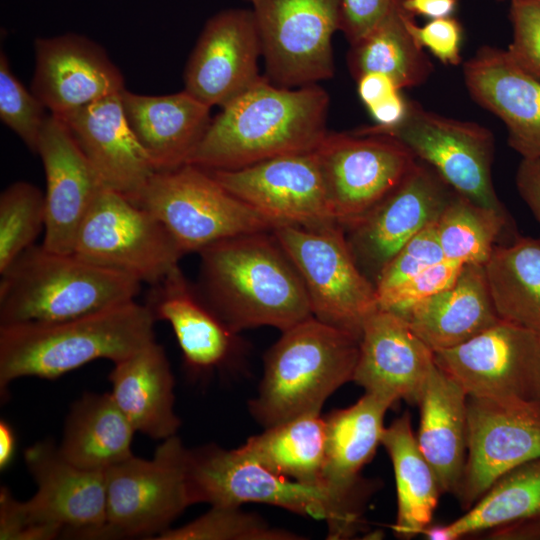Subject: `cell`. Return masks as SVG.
Masks as SVG:
<instances>
[{
    "label": "cell",
    "instance_id": "obj_34",
    "mask_svg": "<svg viewBox=\"0 0 540 540\" xmlns=\"http://www.w3.org/2000/svg\"><path fill=\"white\" fill-rule=\"evenodd\" d=\"M325 446L324 417L320 412H309L265 428L238 449L278 475L326 486L323 480Z\"/></svg>",
    "mask_w": 540,
    "mask_h": 540
},
{
    "label": "cell",
    "instance_id": "obj_2",
    "mask_svg": "<svg viewBox=\"0 0 540 540\" xmlns=\"http://www.w3.org/2000/svg\"><path fill=\"white\" fill-rule=\"evenodd\" d=\"M198 254L196 288L233 332L259 326L282 332L313 317L301 277L272 231L233 236Z\"/></svg>",
    "mask_w": 540,
    "mask_h": 540
},
{
    "label": "cell",
    "instance_id": "obj_12",
    "mask_svg": "<svg viewBox=\"0 0 540 540\" xmlns=\"http://www.w3.org/2000/svg\"><path fill=\"white\" fill-rule=\"evenodd\" d=\"M73 253L150 286L177 267L184 255L152 213L105 187L78 230Z\"/></svg>",
    "mask_w": 540,
    "mask_h": 540
},
{
    "label": "cell",
    "instance_id": "obj_1",
    "mask_svg": "<svg viewBox=\"0 0 540 540\" xmlns=\"http://www.w3.org/2000/svg\"><path fill=\"white\" fill-rule=\"evenodd\" d=\"M329 96L318 84L287 88L262 77L221 108L187 164L240 169L270 158L315 151L327 135Z\"/></svg>",
    "mask_w": 540,
    "mask_h": 540
},
{
    "label": "cell",
    "instance_id": "obj_35",
    "mask_svg": "<svg viewBox=\"0 0 540 540\" xmlns=\"http://www.w3.org/2000/svg\"><path fill=\"white\" fill-rule=\"evenodd\" d=\"M348 65L355 79L377 72L390 77L400 89L424 83L433 71L432 62L406 26L400 0L374 29L351 45Z\"/></svg>",
    "mask_w": 540,
    "mask_h": 540
},
{
    "label": "cell",
    "instance_id": "obj_3",
    "mask_svg": "<svg viewBox=\"0 0 540 540\" xmlns=\"http://www.w3.org/2000/svg\"><path fill=\"white\" fill-rule=\"evenodd\" d=\"M155 319L136 300L57 322L0 325V391L22 377L55 379L97 359L113 363L155 340Z\"/></svg>",
    "mask_w": 540,
    "mask_h": 540
},
{
    "label": "cell",
    "instance_id": "obj_46",
    "mask_svg": "<svg viewBox=\"0 0 540 540\" xmlns=\"http://www.w3.org/2000/svg\"><path fill=\"white\" fill-rule=\"evenodd\" d=\"M515 182L520 197L540 227V158H522Z\"/></svg>",
    "mask_w": 540,
    "mask_h": 540
},
{
    "label": "cell",
    "instance_id": "obj_15",
    "mask_svg": "<svg viewBox=\"0 0 540 540\" xmlns=\"http://www.w3.org/2000/svg\"><path fill=\"white\" fill-rule=\"evenodd\" d=\"M334 221L347 229L404 179L417 159L386 135L327 133L316 149Z\"/></svg>",
    "mask_w": 540,
    "mask_h": 540
},
{
    "label": "cell",
    "instance_id": "obj_6",
    "mask_svg": "<svg viewBox=\"0 0 540 540\" xmlns=\"http://www.w3.org/2000/svg\"><path fill=\"white\" fill-rule=\"evenodd\" d=\"M187 484L192 505H273L325 520L329 539L348 538L360 530L362 523L364 500L278 475L238 448L227 450L209 444L188 449Z\"/></svg>",
    "mask_w": 540,
    "mask_h": 540
},
{
    "label": "cell",
    "instance_id": "obj_38",
    "mask_svg": "<svg viewBox=\"0 0 540 540\" xmlns=\"http://www.w3.org/2000/svg\"><path fill=\"white\" fill-rule=\"evenodd\" d=\"M45 197L35 185L17 181L0 195V273L35 245L45 229Z\"/></svg>",
    "mask_w": 540,
    "mask_h": 540
},
{
    "label": "cell",
    "instance_id": "obj_43",
    "mask_svg": "<svg viewBox=\"0 0 540 540\" xmlns=\"http://www.w3.org/2000/svg\"><path fill=\"white\" fill-rule=\"evenodd\" d=\"M512 41L507 52L524 71L540 80V0H512Z\"/></svg>",
    "mask_w": 540,
    "mask_h": 540
},
{
    "label": "cell",
    "instance_id": "obj_50",
    "mask_svg": "<svg viewBox=\"0 0 540 540\" xmlns=\"http://www.w3.org/2000/svg\"><path fill=\"white\" fill-rule=\"evenodd\" d=\"M403 9L411 14L437 19L452 16L457 0H400Z\"/></svg>",
    "mask_w": 540,
    "mask_h": 540
},
{
    "label": "cell",
    "instance_id": "obj_23",
    "mask_svg": "<svg viewBox=\"0 0 540 540\" xmlns=\"http://www.w3.org/2000/svg\"><path fill=\"white\" fill-rule=\"evenodd\" d=\"M463 78L473 100L505 124L509 146L522 158H540V80L491 46L464 63Z\"/></svg>",
    "mask_w": 540,
    "mask_h": 540
},
{
    "label": "cell",
    "instance_id": "obj_52",
    "mask_svg": "<svg viewBox=\"0 0 540 540\" xmlns=\"http://www.w3.org/2000/svg\"><path fill=\"white\" fill-rule=\"evenodd\" d=\"M247 1H249V0H247Z\"/></svg>",
    "mask_w": 540,
    "mask_h": 540
},
{
    "label": "cell",
    "instance_id": "obj_44",
    "mask_svg": "<svg viewBox=\"0 0 540 540\" xmlns=\"http://www.w3.org/2000/svg\"><path fill=\"white\" fill-rule=\"evenodd\" d=\"M405 23L416 43L428 49L442 63L458 65L461 62L463 30L456 18L432 19L419 26L414 16L405 11Z\"/></svg>",
    "mask_w": 540,
    "mask_h": 540
},
{
    "label": "cell",
    "instance_id": "obj_32",
    "mask_svg": "<svg viewBox=\"0 0 540 540\" xmlns=\"http://www.w3.org/2000/svg\"><path fill=\"white\" fill-rule=\"evenodd\" d=\"M393 465L397 491L395 534L410 539L430 525L442 493L422 454L408 412L385 427L381 439Z\"/></svg>",
    "mask_w": 540,
    "mask_h": 540
},
{
    "label": "cell",
    "instance_id": "obj_19",
    "mask_svg": "<svg viewBox=\"0 0 540 540\" xmlns=\"http://www.w3.org/2000/svg\"><path fill=\"white\" fill-rule=\"evenodd\" d=\"M260 38L251 9L210 17L184 71V90L209 107H224L260 78Z\"/></svg>",
    "mask_w": 540,
    "mask_h": 540
},
{
    "label": "cell",
    "instance_id": "obj_28",
    "mask_svg": "<svg viewBox=\"0 0 540 540\" xmlns=\"http://www.w3.org/2000/svg\"><path fill=\"white\" fill-rule=\"evenodd\" d=\"M111 395L136 432L156 440L176 435L174 377L164 348L155 340L114 363Z\"/></svg>",
    "mask_w": 540,
    "mask_h": 540
},
{
    "label": "cell",
    "instance_id": "obj_48",
    "mask_svg": "<svg viewBox=\"0 0 540 540\" xmlns=\"http://www.w3.org/2000/svg\"><path fill=\"white\" fill-rule=\"evenodd\" d=\"M409 101L404 99L400 90L382 101L367 108L376 126L388 128L400 123L407 114Z\"/></svg>",
    "mask_w": 540,
    "mask_h": 540
},
{
    "label": "cell",
    "instance_id": "obj_30",
    "mask_svg": "<svg viewBox=\"0 0 540 540\" xmlns=\"http://www.w3.org/2000/svg\"><path fill=\"white\" fill-rule=\"evenodd\" d=\"M393 404L366 393L353 405L324 417L326 446L324 484L350 498L365 499L359 472L381 444L386 411Z\"/></svg>",
    "mask_w": 540,
    "mask_h": 540
},
{
    "label": "cell",
    "instance_id": "obj_14",
    "mask_svg": "<svg viewBox=\"0 0 540 540\" xmlns=\"http://www.w3.org/2000/svg\"><path fill=\"white\" fill-rule=\"evenodd\" d=\"M434 357L469 396L540 402V332L500 320Z\"/></svg>",
    "mask_w": 540,
    "mask_h": 540
},
{
    "label": "cell",
    "instance_id": "obj_8",
    "mask_svg": "<svg viewBox=\"0 0 540 540\" xmlns=\"http://www.w3.org/2000/svg\"><path fill=\"white\" fill-rule=\"evenodd\" d=\"M152 213L182 253L276 224L236 198L211 173L192 164L157 171L132 201Z\"/></svg>",
    "mask_w": 540,
    "mask_h": 540
},
{
    "label": "cell",
    "instance_id": "obj_47",
    "mask_svg": "<svg viewBox=\"0 0 540 540\" xmlns=\"http://www.w3.org/2000/svg\"><path fill=\"white\" fill-rule=\"evenodd\" d=\"M356 81L359 97L367 108L401 90L390 77L377 72L365 73Z\"/></svg>",
    "mask_w": 540,
    "mask_h": 540
},
{
    "label": "cell",
    "instance_id": "obj_18",
    "mask_svg": "<svg viewBox=\"0 0 540 540\" xmlns=\"http://www.w3.org/2000/svg\"><path fill=\"white\" fill-rule=\"evenodd\" d=\"M453 194L431 167L417 160L398 186L344 229L357 264L374 285L399 249L438 219Z\"/></svg>",
    "mask_w": 540,
    "mask_h": 540
},
{
    "label": "cell",
    "instance_id": "obj_9",
    "mask_svg": "<svg viewBox=\"0 0 540 540\" xmlns=\"http://www.w3.org/2000/svg\"><path fill=\"white\" fill-rule=\"evenodd\" d=\"M274 236L294 264L317 320L358 338L378 307L374 283L357 264L343 227L278 225Z\"/></svg>",
    "mask_w": 540,
    "mask_h": 540
},
{
    "label": "cell",
    "instance_id": "obj_39",
    "mask_svg": "<svg viewBox=\"0 0 540 540\" xmlns=\"http://www.w3.org/2000/svg\"><path fill=\"white\" fill-rule=\"evenodd\" d=\"M157 540H300L292 531L270 525L260 516L240 506L214 505L193 521L168 528Z\"/></svg>",
    "mask_w": 540,
    "mask_h": 540
},
{
    "label": "cell",
    "instance_id": "obj_29",
    "mask_svg": "<svg viewBox=\"0 0 540 540\" xmlns=\"http://www.w3.org/2000/svg\"><path fill=\"white\" fill-rule=\"evenodd\" d=\"M466 391L437 364L418 406V446L432 467L442 493L457 494L468 450Z\"/></svg>",
    "mask_w": 540,
    "mask_h": 540
},
{
    "label": "cell",
    "instance_id": "obj_31",
    "mask_svg": "<svg viewBox=\"0 0 540 540\" xmlns=\"http://www.w3.org/2000/svg\"><path fill=\"white\" fill-rule=\"evenodd\" d=\"M135 433L111 393H85L70 409L58 450L78 467L106 471L133 455Z\"/></svg>",
    "mask_w": 540,
    "mask_h": 540
},
{
    "label": "cell",
    "instance_id": "obj_41",
    "mask_svg": "<svg viewBox=\"0 0 540 540\" xmlns=\"http://www.w3.org/2000/svg\"><path fill=\"white\" fill-rule=\"evenodd\" d=\"M436 221L408 240L381 271L375 281L377 300L445 259L437 236Z\"/></svg>",
    "mask_w": 540,
    "mask_h": 540
},
{
    "label": "cell",
    "instance_id": "obj_24",
    "mask_svg": "<svg viewBox=\"0 0 540 540\" xmlns=\"http://www.w3.org/2000/svg\"><path fill=\"white\" fill-rule=\"evenodd\" d=\"M105 188L133 201L156 172L130 128L121 93L61 117Z\"/></svg>",
    "mask_w": 540,
    "mask_h": 540
},
{
    "label": "cell",
    "instance_id": "obj_4",
    "mask_svg": "<svg viewBox=\"0 0 540 540\" xmlns=\"http://www.w3.org/2000/svg\"><path fill=\"white\" fill-rule=\"evenodd\" d=\"M0 275V325L92 314L135 300L142 286L126 273L36 244Z\"/></svg>",
    "mask_w": 540,
    "mask_h": 540
},
{
    "label": "cell",
    "instance_id": "obj_11",
    "mask_svg": "<svg viewBox=\"0 0 540 540\" xmlns=\"http://www.w3.org/2000/svg\"><path fill=\"white\" fill-rule=\"evenodd\" d=\"M361 135H386L403 144L431 167L457 194L501 214H508L495 191L491 167L494 137L487 128L448 118L409 101L404 119L395 126H364Z\"/></svg>",
    "mask_w": 540,
    "mask_h": 540
},
{
    "label": "cell",
    "instance_id": "obj_36",
    "mask_svg": "<svg viewBox=\"0 0 540 540\" xmlns=\"http://www.w3.org/2000/svg\"><path fill=\"white\" fill-rule=\"evenodd\" d=\"M533 516H540V458L505 473L461 517L442 528L445 540H456Z\"/></svg>",
    "mask_w": 540,
    "mask_h": 540
},
{
    "label": "cell",
    "instance_id": "obj_37",
    "mask_svg": "<svg viewBox=\"0 0 540 540\" xmlns=\"http://www.w3.org/2000/svg\"><path fill=\"white\" fill-rule=\"evenodd\" d=\"M507 227L508 214L485 208L456 192L436 221L444 258L464 265H484Z\"/></svg>",
    "mask_w": 540,
    "mask_h": 540
},
{
    "label": "cell",
    "instance_id": "obj_45",
    "mask_svg": "<svg viewBox=\"0 0 540 540\" xmlns=\"http://www.w3.org/2000/svg\"><path fill=\"white\" fill-rule=\"evenodd\" d=\"M398 0H340V29L350 45L374 29Z\"/></svg>",
    "mask_w": 540,
    "mask_h": 540
},
{
    "label": "cell",
    "instance_id": "obj_22",
    "mask_svg": "<svg viewBox=\"0 0 540 540\" xmlns=\"http://www.w3.org/2000/svg\"><path fill=\"white\" fill-rule=\"evenodd\" d=\"M435 364L434 352L404 317L378 308L363 325L353 382L393 405L418 404Z\"/></svg>",
    "mask_w": 540,
    "mask_h": 540
},
{
    "label": "cell",
    "instance_id": "obj_10",
    "mask_svg": "<svg viewBox=\"0 0 540 540\" xmlns=\"http://www.w3.org/2000/svg\"><path fill=\"white\" fill-rule=\"evenodd\" d=\"M186 448L171 436L152 459L132 455L105 471L106 522L98 539H155L192 505Z\"/></svg>",
    "mask_w": 540,
    "mask_h": 540
},
{
    "label": "cell",
    "instance_id": "obj_51",
    "mask_svg": "<svg viewBox=\"0 0 540 540\" xmlns=\"http://www.w3.org/2000/svg\"><path fill=\"white\" fill-rule=\"evenodd\" d=\"M16 436L12 426L5 420L0 421V469H6L15 454Z\"/></svg>",
    "mask_w": 540,
    "mask_h": 540
},
{
    "label": "cell",
    "instance_id": "obj_25",
    "mask_svg": "<svg viewBox=\"0 0 540 540\" xmlns=\"http://www.w3.org/2000/svg\"><path fill=\"white\" fill-rule=\"evenodd\" d=\"M151 286L146 305L155 321L170 324L187 369L204 374L229 364L240 347L238 333L206 304L180 266Z\"/></svg>",
    "mask_w": 540,
    "mask_h": 540
},
{
    "label": "cell",
    "instance_id": "obj_33",
    "mask_svg": "<svg viewBox=\"0 0 540 540\" xmlns=\"http://www.w3.org/2000/svg\"><path fill=\"white\" fill-rule=\"evenodd\" d=\"M484 270L498 317L540 332V238L496 245Z\"/></svg>",
    "mask_w": 540,
    "mask_h": 540
},
{
    "label": "cell",
    "instance_id": "obj_16",
    "mask_svg": "<svg viewBox=\"0 0 540 540\" xmlns=\"http://www.w3.org/2000/svg\"><path fill=\"white\" fill-rule=\"evenodd\" d=\"M468 450L456 494L472 507L505 473L540 458V402L467 397Z\"/></svg>",
    "mask_w": 540,
    "mask_h": 540
},
{
    "label": "cell",
    "instance_id": "obj_21",
    "mask_svg": "<svg viewBox=\"0 0 540 540\" xmlns=\"http://www.w3.org/2000/svg\"><path fill=\"white\" fill-rule=\"evenodd\" d=\"M37 154L46 179L42 245L53 252L73 253L78 230L104 186L66 124L56 115L46 119Z\"/></svg>",
    "mask_w": 540,
    "mask_h": 540
},
{
    "label": "cell",
    "instance_id": "obj_42",
    "mask_svg": "<svg viewBox=\"0 0 540 540\" xmlns=\"http://www.w3.org/2000/svg\"><path fill=\"white\" fill-rule=\"evenodd\" d=\"M464 264L442 260L426 268L392 292L378 300V307L404 314L416 303L450 287L458 278Z\"/></svg>",
    "mask_w": 540,
    "mask_h": 540
},
{
    "label": "cell",
    "instance_id": "obj_7",
    "mask_svg": "<svg viewBox=\"0 0 540 540\" xmlns=\"http://www.w3.org/2000/svg\"><path fill=\"white\" fill-rule=\"evenodd\" d=\"M25 462L37 490L27 501L0 490L1 540L98 539L106 522L105 471L67 461L51 441L27 448Z\"/></svg>",
    "mask_w": 540,
    "mask_h": 540
},
{
    "label": "cell",
    "instance_id": "obj_40",
    "mask_svg": "<svg viewBox=\"0 0 540 540\" xmlns=\"http://www.w3.org/2000/svg\"><path fill=\"white\" fill-rule=\"evenodd\" d=\"M45 106L13 73L6 54L0 53V118L37 154L42 129L49 115Z\"/></svg>",
    "mask_w": 540,
    "mask_h": 540
},
{
    "label": "cell",
    "instance_id": "obj_5",
    "mask_svg": "<svg viewBox=\"0 0 540 540\" xmlns=\"http://www.w3.org/2000/svg\"><path fill=\"white\" fill-rule=\"evenodd\" d=\"M360 338L310 317L282 331L267 351L252 417L268 428L320 412L338 388L353 381Z\"/></svg>",
    "mask_w": 540,
    "mask_h": 540
},
{
    "label": "cell",
    "instance_id": "obj_27",
    "mask_svg": "<svg viewBox=\"0 0 540 540\" xmlns=\"http://www.w3.org/2000/svg\"><path fill=\"white\" fill-rule=\"evenodd\" d=\"M401 316L433 352L456 347L501 320L482 264H465L450 287L416 303Z\"/></svg>",
    "mask_w": 540,
    "mask_h": 540
},
{
    "label": "cell",
    "instance_id": "obj_20",
    "mask_svg": "<svg viewBox=\"0 0 540 540\" xmlns=\"http://www.w3.org/2000/svg\"><path fill=\"white\" fill-rule=\"evenodd\" d=\"M32 92L61 117L121 93L124 77L102 46L84 35L65 33L34 42Z\"/></svg>",
    "mask_w": 540,
    "mask_h": 540
},
{
    "label": "cell",
    "instance_id": "obj_26",
    "mask_svg": "<svg viewBox=\"0 0 540 540\" xmlns=\"http://www.w3.org/2000/svg\"><path fill=\"white\" fill-rule=\"evenodd\" d=\"M128 124L157 171L187 164L210 122L211 107L187 91L150 96L124 89Z\"/></svg>",
    "mask_w": 540,
    "mask_h": 540
},
{
    "label": "cell",
    "instance_id": "obj_13",
    "mask_svg": "<svg viewBox=\"0 0 540 540\" xmlns=\"http://www.w3.org/2000/svg\"><path fill=\"white\" fill-rule=\"evenodd\" d=\"M267 78L296 88L334 75L332 38L340 29V0H249Z\"/></svg>",
    "mask_w": 540,
    "mask_h": 540
},
{
    "label": "cell",
    "instance_id": "obj_49",
    "mask_svg": "<svg viewBox=\"0 0 540 540\" xmlns=\"http://www.w3.org/2000/svg\"><path fill=\"white\" fill-rule=\"evenodd\" d=\"M487 531L488 539L540 540V516L519 519Z\"/></svg>",
    "mask_w": 540,
    "mask_h": 540
},
{
    "label": "cell",
    "instance_id": "obj_53",
    "mask_svg": "<svg viewBox=\"0 0 540 540\" xmlns=\"http://www.w3.org/2000/svg\"><path fill=\"white\" fill-rule=\"evenodd\" d=\"M512 1V0H511Z\"/></svg>",
    "mask_w": 540,
    "mask_h": 540
},
{
    "label": "cell",
    "instance_id": "obj_17",
    "mask_svg": "<svg viewBox=\"0 0 540 540\" xmlns=\"http://www.w3.org/2000/svg\"><path fill=\"white\" fill-rule=\"evenodd\" d=\"M209 172L228 192L276 226L336 223L316 150Z\"/></svg>",
    "mask_w": 540,
    "mask_h": 540
}]
</instances>
